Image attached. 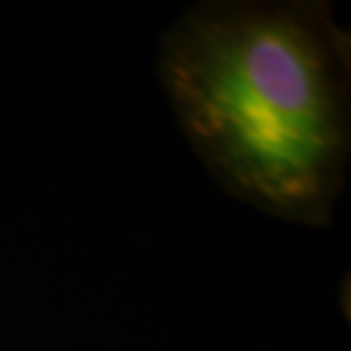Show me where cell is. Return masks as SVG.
I'll list each match as a JSON object with an SVG mask.
<instances>
[{"label":"cell","mask_w":351,"mask_h":351,"mask_svg":"<svg viewBox=\"0 0 351 351\" xmlns=\"http://www.w3.org/2000/svg\"><path fill=\"white\" fill-rule=\"evenodd\" d=\"M162 85L230 192L319 223L349 153L347 44L308 5H213L167 37Z\"/></svg>","instance_id":"1"}]
</instances>
